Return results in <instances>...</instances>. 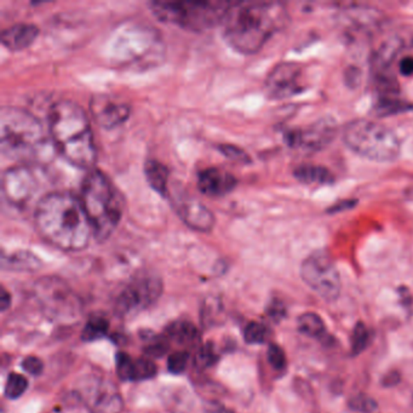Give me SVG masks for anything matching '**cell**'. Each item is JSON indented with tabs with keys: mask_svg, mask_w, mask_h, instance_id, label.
Masks as SVG:
<instances>
[{
	"mask_svg": "<svg viewBox=\"0 0 413 413\" xmlns=\"http://www.w3.org/2000/svg\"><path fill=\"white\" fill-rule=\"evenodd\" d=\"M34 225L48 244L67 252L84 250L94 236L82 202L72 193L53 192L40 197Z\"/></svg>",
	"mask_w": 413,
	"mask_h": 413,
	"instance_id": "cell-1",
	"label": "cell"
},
{
	"mask_svg": "<svg viewBox=\"0 0 413 413\" xmlns=\"http://www.w3.org/2000/svg\"><path fill=\"white\" fill-rule=\"evenodd\" d=\"M288 19V10L278 1L233 3L223 21V38L236 51L258 53Z\"/></svg>",
	"mask_w": 413,
	"mask_h": 413,
	"instance_id": "cell-2",
	"label": "cell"
},
{
	"mask_svg": "<svg viewBox=\"0 0 413 413\" xmlns=\"http://www.w3.org/2000/svg\"><path fill=\"white\" fill-rule=\"evenodd\" d=\"M49 132L53 147L67 163L92 170L97 152L90 121L80 105L71 100L55 102L49 112Z\"/></svg>",
	"mask_w": 413,
	"mask_h": 413,
	"instance_id": "cell-3",
	"label": "cell"
},
{
	"mask_svg": "<svg viewBox=\"0 0 413 413\" xmlns=\"http://www.w3.org/2000/svg\"><path fill=\"white\" fill-rule=\"evenodd\" d=\"M80 202L91 223L95 240L103 243L114 233L124 213L125 200L111 178L92 168L80 187Z\"/></svg>",
	"mask_w": 413,
	"mask_h": 413,
	"instance_id": "cell-4",
	"label": "cell"
},
{
	"mask_svg": "<svg viewBox=\"0 0 413 413\" xmlns=\"http://www.w3.org/2000/svg\"><path fill=\"white\" fill-rule=\"evenodd\" d=\"M45 143L43 126L37 116L19 107L0 109V149L6 158L17 161L33 160Z\"/></svg>",
	"mask_w": 413,
	"mask_h": 413,
	"instance_id": "cell-5",
	"label": "cell"
},
{
	"mask_svg": "<svg viewBox=\"0 0 413 413\" xmlns=\"http://www.w3.org/2000/svg\"><path fill=\"white\" fill-rule=\"evenodd\" d=\"M343 141L346 147L372 161H393L401 152V142L394 131L371 119H356L344 126Z\"/></svg>",
	"mask_w": 413,
	"mask_h": 413,
	"instance_id": "cell-6",
	"label": "cell"
},
{
	"mask_svg": "<svg viewBox=\"0 0 413 413\" xmlns=\"http://www.w3.org/2000/svg\"><path fill=\"white\" fill-rule=\"evenodd\" d=\"M231 1H152L150 11L166 24L193 32H202L223 24Z\"/></svg>",
	"mask_w": 413,
	"mask_h": 413,
	"instance_id": "cell-7",
	"label": "cell"
},
{
	"mask_svg": "<svg viewBox=\"0 0 413 413\" xmlns=\"http://www.w3.org/2000/svg\"><path fill=\"white\" fill-rule=\"evenodd\" d=\"M34 297L44 314L58 324L77 322L82 314L80 299L62 279L45 276L34 283Z\"/></svg>",
	"mask_w": 413,
	"mask_h": 413,
	"instance_id": "cell-8",
	"label": "cell"
},
{
	"mask_svg": "<svg viewBox=\"0 0 413 413\" xmlns=\"http://www.w3.org/2000/svg\"><path fill=\"white\" fill-rule=\"evenodd\" d=\"M304 283L327 302H335L342 290L341 275L326 250L313 251L301 265Z\"/></svg>",
	"mask_w": 413,
	"mask_h": 413,
	"instance_id": "cell-9",
	"label": "cell"
},
{
	"mask_svg": "<svg viewBox=\"0 0 413 413\" xmlns=\"http://www.w3.org/2000/svg\"><path fill=\"white\" fill-rule=\"evenodd\" d=\"M159 45H163L159 34L150 27L136 26L126 28L116 40V61L126 64L155 62L160 56Z\"/></svg>",
	"mask_w": 413,
	"mask_h": 413,
	"instance_id": "cell-10",
	"label": "cell"
},
{
	"mask_svg": "<svg viewBox=\"0 0 413 413\" xmlns=\"http://www.w3.org/2000/svg\"><path fill=\"white\" fill-rule=\"evenodd\" d=\"M161 293L163 281L159 276L149 273L137 275L118 295L116 313L121 317L135 315L157 302Z\"/></svg>",
	"mask_w": 413,
	"mask_h": 413,
	"instance_id": "cell-11",
	"label": "cell"
},
{
	"mask_svg": "<svg viewBox=\"0 0 413 413\" xmlns=\"http://www.w3.org/2000/svg\"><path fill=\"white\" fill-rule=\"evenodd\" d=\"M336 135V121L331 118H322L306 128L286 131L283 139L291 148L317 153L328 147Z\"/></svg>",
	"mask_w": 413,
	"mask_h": 413,
	"instance_id": "cell-12",
	"label": "cell"
},
{
	"mask_svg": "<svg viewBox=\"0 0 413 413\" xmlns=\"http://www.w3.org/2000/svg\"><path fill=\"white\" fill-rule=\"evenodd\" d=\"M168 197L178 217L193 231L207 233L215 226L213 213L191 193L183 191L182 188L170 186Z\"/></svg>",
	"mask_w": 413,
	"mask_h": 413,
	"instance_id": "cell-13",
	"label": "cell"
},
{
	"mask_svg": "<svg viewBox=\"0 0 413 413\" xmlns=\"http://www.w3.org/2000/svg\"><path fill=\"white\" fill-rule=\"evenodd\" d=\"M80 395L90 413H121L124 409L118 388L101 377L87 378Z\"/></svg>",
	"mask_w": 413,
	"mask_h": 413,
	"instance_id": "cell-14",
	"label": "cell"
},
{
	"mask_svg": "<svg viewBox=\"0 0 413 413\" xmlns=\"http://www.w3.org/2000/svg\"><path fill=\"white\" fill-rule=\"evenodd\" d=\"M302 79L303 67L299 63H278L265 78V95L272 100H283L299 95L306 90Z\"/></svg>",
	"mask_w": 413,
	"mask_h": 413,
	"instance_id": "cell-15",
	"label": "cell"
},
{
	"mask_svg": "<svg viewBox=\"0 0 413 413\" xmlns=\"http://www.w3.org/2000/svg\"><path fill=\"white\" fill-rule=\"evenodd\" d=\"M38 189V181L28 165L6 168L1 177V191L9 204L24 207L30 202Z\"/></svg>",
	"mask_w": 413,
	"mask_h": 413,
	"instance_id": "cell-16",
	"label": "cell"
},
{
	"mask_svg": "<svg viewBox=\"0 0 413 413\" xmlns=\"http://www.w3.org/2000/svg\"><path fill=\"white\" fill-rule=\"evenodd\" d=\"M90 111L98 125L103 129H113L129 119L131 107L116 97L98 94L90 101Z\"/></svg>",
	"mask_w": 413,
	"mask_h": 413,
	"instance_id": "cell-17",
	"label": "cell"
},
{
	"mask_svg": "<svg viewBox=\"0 0 413 413\" xmlns=\"http://www.w3.org/2000/svg\"><path fill=\"white\" fill-rule=\"evenodd\" d=\"M197 189L207 197H225L233 192L238 184V179L233 173L225 168H202L197 173Z\"/></svg>",
	"mask_w": 413,
	"mask_h": 413,
	"instance_id": "cell-18",
	"label": "cell"
},
{
	"mask_svg": "<svg viewBox=\"0 0 413 413\" xmlns=\"http://www.w3.org/2000/svg\"><path fill=\"white\" fill-rule=\"evenodd\" d=\"M403 46V43L399 38H390L380 44L376 49L371 56V72L372 79L393 77L392 73V63L394 62L395 58L398 56Z\"/></svg>",
	"mask_w": 413,
	"mask_h": 413,
	"instance_id": "cell-19",
	"label": "cell"
},
{
	"mask_svg": "<svg viewBox=\"0 0 413 413\" xmlns=\"http://www.w3.org/2000/svg\"><path fill=\"white\" fill-rule=\"evenodd\" d=\"M39 28L33 24L21 22L3 29L0 39L5 48L11 51H19L28 48L38 37Z\"/></svg>",
	"mask_w": 413,
	"mask_h": 413,
	"instance_id": "cell-20",
	"label": "cell"
},
{
	"mask_svg": "<svg viewBox=\"0 0 413 413\" xmlns=\"http://www.w3.org/2000/svg\"><path fill=\"white\" fill-rule=\"evenodd\" d=\"M344 19L348 24V33H372L380 24V15L375 9L353 8L346 9Z\"/></svg>",
	"mask_w": 413,
	"mask_h": 413,
	"instance_id": "cell-21",
	"label": "cell"
},
{
	"mask_svg": "<svg viewBox=\"0 0 413 413\" xmlns=\"http://www.w3.org/2000/svg\"><path fill=\"white\" fill-rule=\"evenodd\" d=\"M144 176L149 186L161 197H168L170 192V171L165 164L157 159H148L144 163Z\"/></svg>",
	"mask_w": 413,
	"mask_h": 413,
	"instance_id": "cell-22",
	"label": "cell"
},
{
	"mask_svg": "<svg viewBox=\"0 0 413 413\" xmlns=\"http://www.w3.org/2000/svg\"><path fill=\"white\" fill-rule=\"evenodd\" d=\"M1 268L12 272H37L42 268V261L30 251L19 250L1 254Z\"/></svg>",
	"mask_w": 413,
	"mask_h": 413,
	"instance_id": "cell-23",
	"label": "cell"
},
{
	"mask_svg": "<svg viewBox=\"0 0 413 413\" xmlns=\"http://www.w3.org/2000/svg\"><path fill=\"white\" fill-rule=\"evenodd\" d=\"M293 176L298 182L304 184H320V186H330L335 182L333 173L320 165L303 164L293 170Z\"/></svg>",
	"mask_w": 413,
	"mask_h": 413,
	"instance_id": "cell-24",
	"label": "cell"
},
{
	"mask_svg": "<svg viewBox=\"0 0 413 413\" xmlns=\"http://www.w3.org/2000/svg\"><path fill=\"white\" fill-rule=\"evenodd\" d=\"M166 337L179 346H192L199 340V332L192 322L179 320L168 327Z\"/></svg>",
	"mask_w": 413,
	"mask_h": 413,
	"instance_id": "cell-25",
	"label": "cell"
},
{
	"mask_svg": "<svg viewBox=\"0 0 413 413\" xmlns=\"http://www.w3.org/2000/svg\"><path fill=\"white\" fill-rule=\"evenodd\" d=\"M409 102L401 100L399 96H380L374 105V114L377 116H389L400 114L412 109Z\"/></svg>",
	"mask_w": 413,
	"mask_h": 413,
	"instance_id": "cell-26",
	"label": "cell"
},
{
	"mask_svg": "<svg viewBox=\"0 0 413 413\" xmlns=\"http://www.w3.org/2000/svg\"><path fill=\"white\" fill-rule=\"evenodd\" d=\"M298 331L313 338H319L324 336L326 331L325 322L317 313H304L297 319Z\"/></svg>",
	"mask_w": 413,
	"mask_h": 413,
	"instance_id": "cell-27",
	"label": "cell"
},
{
	"mask_svg": "<svg viewBox=\"0 0 413 413\" xmlns=\"http://www.w3.org/2000/svg\"><path fill=\"white\" fill-rule=\"evenodd\" d=\"M109 330V322L103 315H92L82 328V341L94 342L106 336Z\"/></svg>",
	"mask_w": 413,
	"mask_h": 413,
	"instance_id": "cell-28",
	"label": "cell"
},
{
	"mask_svg": "<svg viewBox=\"0 0 413 413\" xmlns=\"http://www.w3.org/2000/svg\"><path fill=\"white\" fill-rule=\"evenodd\" d=\"M28 388V380L24 375L19 374H10L5 383V396L8 399H19V396L24 394Z\"/></svg>",
	"mask_w": 413,
	"mask_h": 413,
	"instance_id": "cell-29",
	"label": "cell"
},
{
	"mask_svg": "<svg viewBox=\"0 0 413 413\" xmlns=\"http://www.w3.org/2000/svg\"><path fill=\"white\" fill-rule=\"evenodd\" d=\"M157 375V366L148 358H139L134 360L131 382H141L153 378Z\"/></svg>",
	"mask_w": 413,
	"mask_h": 413,
	"instance_id": "cell-30",
	"label": "cell"
},
{
	"mask_svg": "<svg viewBox=\"0 0 413 413\" xmlns=\"http://www.w3.org/2000/svg\"><path fill=\"white\" fill-rule=\"evenodd\" d=\"M371 333L364 322H358L351 336V354L359 355L370 343Z\"/></svg>",
	"mask_w": 413,
	"mask_h": 413,
	"instance_id": "cell-31",
	"label": "cell"
},
{
	"mask_svg": "<svg viewBox=\"0 0 413 413\" xmlns=\"http://www.w3.org/2000/svg\"><path fill=\"white\" fill-rule=\"evenodd\" d=\"M270 328L261 324L252 322L244 330V338L249 344H262L270 340Z\"/></svg>",
	"mask_w": 413,
	"mask_h": 413,
	"instance_id": "cell-32",
	"label": "cell"
},
{
	"mask_svg": "<svg viewBox=\"0 0 413 413\" xmlns=\"http://www.w3.org/2000/svg\"><path fill=\"white\" fill-rule=\"evenodd\" d=\"M134 358H131L126 353H118L116 358V375L121 380H128L131 382V376H132V367H134Z\"/></svg>",
	"mask_w": 413,
	"mask_h": 413,
	"instance_id": "cell-33",
	"label": "cell"
},
{
	"mask_svg": "<svg viewBox=\"0 0 413 413\" xmlns=\"http://www.w3.org/2000/svg\"><path fill=\"white\" fill-rule=\"evenodd\" d=\"M349 407L356 412L372 413L375 412L378 405L375 399L365 394H359L349 400Z\"/></svg>",
	"mask_w": 413,
	"mask_h": 413,
	"instance_id": "cell-34",
	"label": "cell"
},
{
	"mask_svg": "<svg viewBox=\"0 0 413 413\" xmlns=\"http://www.w3.org/2000/svg\"><path fill=\"white\" fill-rule=\"evenodd\" d=\"M218 149L222 154H225V157L231 161L241 164H249L251 161L250 155L246 153L244 149L234 146V144H220Z\"/></svg>",
	"mask_w": 413,
	"mask_h": 413,
	"instance_id": "cell-35",
	"label": "cell"
},
{
	"mask_svg": "<svg viewBox=\"0 0 413 413\" xmlns=\"http://www.w3.org/2000/svg\"><path fill=\"white\" fill-rule=\"evenodd\" d=\"M189 361V354L187 351H175L168 356V369L173 375H179L183 371H186Z\"/></svg>",
	"mask_w": 413,
	"mask_h": 413,
	"instance_id": "cell-36",
	"label": "cell"
},
{
	"mask_svg": "<svg viewBox=\"0 0 413 413\" xmlns=\"http://www.w3.org/2000/svg\"><path fill=\"white\" fill-rule=\"evenodd\" d=\"M168 348L170 346H168V337L165 336V338L155 337L152 341L147 343V346H144V353L149 358H160L168 353Z\"/></svg>",
	"mask_w": 413,
	"mask_h": 413,
	"instance_id": "cell-37",
	"label": "cell"
},
{
	"mask_svg": "<svg viewBox=\"0 0 413 413\" xmlns=\"http://www.w3.org/2000/svg\"><path fill=\"white\" fill-rule=\"evenodd\" d=\"M267 356H268L270 365L274 370H285V367H286V355H285L283 348H280L276 344H270Z\"/></svg>",
	"mask_w": 413,
	"mask_h": 413,
	"instance_id": "cell-38",
	"label": "cell"
},
{
	"mask_svg": "<svg viewBox=\"0 0 413 413\" xmlns=\"http://www.w3.org/2000/svg\"><path fill=\"white\" fill-rule=\"evenodd\" d=\"M217 360V355L216 353H215V349H213V346L210 344V343H207L205 346H202L199 351H197V358H195V361H197V365L200 366V367H210V366L213 365Z\"/></svg>",
	"mask_w": 413,
	"mask_h": 413,
	"instance_id": "cell-39",
	"label": "cell"
},
{
	"mask_svg": "<svg viewBox=\"0 0 413 413\" xmlns=\"http://www.w3.org/2000/svg\"><path fill=\"white\" fill-rule=\"evenodd\" d=\"M22 369L32 376H39L44 370L43 361L37 356H27L22 361Z\"/></svg>",
	"mask_w": 413,
	"mask_h": 413,
	"instance_id": "cell-40",
	"label": "cell"
},
{
	"mask_svg": "<svg viewBox=\"0 0 413 413\" xmlns=\"http://www.w3.org/2000/svg\"><path fill=\"white\" fill-rule=\"evenodd\" d=\"M344 80L348 87H356L361 82V71L358 67L346 68Z\"/></svg>",
	"mask_w": 413,
	"mask_h": 413,
	"instance_id": "cell-41",
	"label": "cell"
},
{
	"mask_svg": "<svg viewBox=\"0 0 413 413\" xmlns=\"http://www.w3.org/2000/svg\"><path fill=\"white\" fill-rule=\"evenodd\" d=\"M285 314H286V310H285L283 303L279 302V301L270 303V307H268V315H270V319H273L274 322H278L285 317Z\"/></svg>",
	"mask_w": 413,
	"mask_h": 413,
	"instance_id": "cell-42",
	"label": "cell"
},
{
	"mask_svg": "<svg viewBox=\"0 0 413 413\" xmlns=\"http://www.w3.org/2000/svg\"><path fill=\"white\" fill-rule=\"evenodd\" d=\"M358 200L354 199H348V200H342V202H336L335 205L328 207L327 209V213H338V212L346 211V210H351L353 207L356 206Z\"/></svg>",
	"mask_w": 413,
	"mask_h": 413,
	"instance_id": "cell-43",
	"label": "cell"
},
{
	"mask_svg": "<svg viewBox=\"0 0 413 413\" xmlns=\"http://www.w3.org/2000/svg\"><path fill=\"white\" fill-rule=\"evenodd\" d=\"M399 72L404 77L413 76V56H405L399 63Z\"/></svg>",
	"mask_w": 413,
	"mask_h": 413,
	"instance_id": "cell-44",
	"label": "cell"
},
{
	"mask_svg": "<svg viewBox=\"0 0 413 413\" xmlns=\"http://www.w3.org/2000/svg\"><path fill=\"white\" fill-rule=\"evenodd\" d=\"M400 382V375L398 372H389L385 376V378L382 380V385L385 387H392V385H398Z\"/></svg>",
	"mask_w": 413,
	"mask_h": 413,
	"instance_id": "cell-45",
	"label": "cell"
},
{
	"mask_svg": "<svg viewBox=\"0 0 413 413\" xmlns=\"http://www.w3.org/2000/svg\"><path fill=\"white\" fill-rule=\"evenodd\" d=\"M11 304V296L10 293L3 288L1 290V297H0V306H1V312H5Z\"/></svg>",
	"mask_w": 413,
	"mask_h": 413,
	"instance_id": "cell-46",
	"label": "cell"
},
{
	"mask_svg": "<svg viewBox=\"0 0 413 413\" xmlns=\"http://www.w3.org/2000/svg\"><path fill=\"white\" fill-rule=\"evenodd\" d=\"M216 413H233V411L226 410L225 407H220V409L217 410Z\"/></svg>",
	"mask_w": 413,
	"mask_h": 413,
	"instance_id": "cell-47",
	"label": "cell"
}]
</instances>
